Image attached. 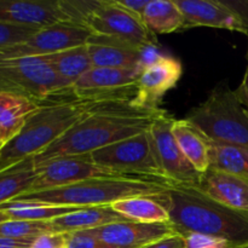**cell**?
<instances>
[{"instance_id": "cell-1", "label": "cell", "mask_w": 248, "mask_h": 248, "mask_svg": "<svg viewBox=\"0 0 248 248\" xmlns=\"http://www.w3.org/2000/svg\"><path fill=\"white\" fill-rule=\"evenodd\" d=\"M144 110L131 101L98 102L97 111L85 116L50 147L34 156V165L46 160L72 155H90L101 148L127 140L149 130L161 113Z\"/></svg>"}, {"instance_id": "cell-2", "label": "cell", "mask_w": 248, "mask_h": 248, "mask_svg": "<svg viewBox=\"0 0 248 248\" xmlns=\"http://www.w3.org/2000/svg\"><path fill=\"white\" fill-rule=\"evenodd\" d=\"M170 215L178 234H202L225 240L234 247L248 244V212L216 202L196 188L171 186L154 196Z\"/></svg>"}, {"instance_id": "cell-3", "label": "cell", "mask_w": 248, "mask_h": 248, "mask_svg": "<svg viewBox=\"0 0 248 248\" xmlns=\"http://www.w3.org/2000/svg\"><path fill=\"white\" fill-rule=\"evenodd\" d=\"M96 108V101L75 99L40 106L1 148L0 171L40 154L81 119L94 113Z\"/></svg>"}, {"instance_id": "cell-4", "label": "cell", "mask_w": 248, "mask_h": 248, "mask_svg": "<svg viewBox=\"0 0 248 248\" xmlns=\"http://www.w3.org/2000/svg\"><path fill=\"white\" fill-rule=\"evenodd\" d=\"M171 186L162 178L113 176L91 178L61 188L28 193L16 199L56 206L96 207L111 206L118 201L135 196L159 195Z\"/></svg>"}, {"instance_id": "cell-5", "label": "cell", "mask_w": 248, "mask_h": 248, "mask_svg": "<svg viewBox=\"0 0 248 248\" xmlns=\"http://www.w3.org/2000/svg\"><path fill=\"white\" fill-rule=\"evenodd\" d=\"M186 120L208 140L248 149V113L228 86L216 87Z\"/></svg>"}, {"instance_id": "cell-6", "label": "cell", "mask_w": 248, "mask_h": 248, "mask_svg": "<svg viewBox=\"0 0 248 248\" xmlns=\"http://www.w3.org/2000/svg\"><path fill=\"white\" fill-rule=\"evenodd\" d=\"M70 89L46 56L0 60V92L21 94L43 106L58 102Z\"/></svg>"}, {"instance_id": "cell-7", "label": "cell", "mask_w": 248, "mask_h": 248, "mask_svg": "<svg viewBox=\"0 0 248 248\" xmlns=\"http://www.w3.org/2000/svg\"><path fill=\"white\" fill-rule=\"evenodd\" d=\"M90 155L97 166L116 174L162 178L155 159L149 130L101 148Z\"/></svg>"}, {"instance_id": "cell-8", "label": "cell", "mask_w": 248, "mask_h": 248, "mask_svg": "<svg viewBox=\"0 0 248 248\" xmlns=\"http://www.w3.org/2000/svg\"><path fill=\"white\" fill-rule=\"evenodd\" d=\"M174 119L164 110L156 115L149 127L155 159L161 171L162 178L172 186L196 188L201 174L190 164L172 133Z\"/></svg>"}, {"instance_id": "cell-9", "label": "cell", "mask_w": 248, "mask_h": 248, "mask_svg": "<svg viewBox=\"0 0 248 248\" xmlns=\"http://www.w3.org/2000/svg\"><path fill=\"white\" fill-rule=\"evenodd\" d=\"M84 26L94 35L124 41L138 47L155 45L154 34L140 18L118 6L114 0H99L85 18Z\"/></svg>"}, {"instance_id": "cell-10", "label": "cell", "mask_w": 248, "mask_h": 248, "mask_svg": "<svg viewBox=\"0 0 248 248\" xmlns=\"http://www.w3.org/2000/svg\"><path fill=\"white\" fill-rule=\"evenodd\" d=\"M92 31L82 24L70 21L45 27L17 45L0 50V60L21 57H43L73 47L87 45Z\"/></svg>"}, {"instance_id": "cell-11", "label": "cell", "mask_w": 248, "mask_h": 248, "mask_svg": "<svg viewBox=\"0 0 248 248\" xmlns=\"http://www.w3.org/2000/svg\"><path fill=\"white\" fill-rule=\"evenodd\" d=\"M35 183L31 193L70 186L91 178L121 176L97 166L91 155H72L46 160L35 165Z\"/></svg>"}, {"instance_id": "cell-12", "label": "cell", "mask_w": 248, "mask_h": 248, "mask_svg": "<svg viewBox=\"0 0 248 248\" xmlns=\"http://www.w3.org/2000/svg\"><path fill=\"white\" fill-rule=\"evenodd\" d=\"M182 74L181 61L170 56H160L140 73L132 104L144 110H159L157 106L162 97L176 86Z\"/></svg>"}, {"instance_id": "cell-13", "label": "cell", "mask_w": 248, "mask_h": 248, "mask_svg": "<svg viewBox=\"0 0 248 248\" xmlns=\"http://www.w3.org/2000/svg\"><path fill=\"white\" fill-rule=\"evenodd\" d=\"M106 248H143L157 240L178 234L171 223H111L91 229Z\"/></svg>"}, {"instance_id": "cell-14", "label": "cell", "mask_w": 248, "mask_h": 248, "mask_svg": "<svg viewBox=\"0 0 248 248\" xmlns=\"http://www.w3.org/2000/svg\"><path fill=\"white\" fill-rule=\"evenodd\" d=\"M184 17V29L211 27L248 34L241 17L224 1L216 0H173Z\"/></svg>"}, {"instance_id": "cell-15", "label": "cell", "mask_w": 248, "mask_h": 248, "mask_svg": "<svg viewBox=\"0 0 248 248\" xmlns=\"http://www.w3.org/2000/svg\"><path fill=\"white\" fill-rule=\"evenodd\" d=\"M64 21L69 19L60 1L0 0V22L40 29Z\"/></svg>"}, {"instance_id": "cell-16", "label": "cell", "mask_w": 248, "mask_h": 248, "mask_svg": "<svg viewBox=\"0 0 248 248\" xmlns=\"http://www.w3.org/2000/svg\"><path fill=\"white\" fill-rule=\"evenodd\" d=\"M86 46L93 67L140 69L143 72L142 62L145 47L94 34H92Z\"/></svg>"}, {"instance_id": "cell-17", "label": "cell", "mask_w": 248, "mask_h": 248, "mask_svg": "<svg viewBox=\"0 0 248 248\" xmlns=\"http://www.w3.org/2000/svg\"><path fill=\"white\" fill-rule=\"evenodd\" d=\"M196 189L220 205L248 212V181L215 169H208L201 174Z\"/></svg>"}, {"instance_id": "cell-18", "label": "cell", "mask_w": 248, "mask_h": 248, "mask_svg": "<svg viewBox=\"0 0 248 248\" xmlns=\"http://www.w3.org/2000/svg\"><path fill=\"white\" fill-rule=\"evenodd\" d=\"M126 218L119 215L111 206L82 207L68 215L61 216L51 220L56 232H73L91 230L111 223L126 222Z\"/></svg>"}, {"instance_id": "cell-19", "label": "cell", "mask_w": 248, "mask_h": 248, "mask_svg": "<svg viewBox=\"0 0 248 248\" xmlns=\"http://www.w3.org/2000/svg\"><path fill=\"white\" fill-rule=\"evenodd\" d=\"M172 133L183 154L195 170L205 173L210 169V154H208V140L201 131L186 119L174 120Z\"/></svg>"}, {"instance_id": "cell-20", "label": "cell", "mask_w": 248, "mask_h": 248, "mask_svg": "<svg viewBox=\"0 0 248 248\" xmlns=\"http://www.w3.org/2000/svg\"><path fill=\"white\" fill-rule=\"evenodd\" d=\"M40 108V104L28 97L12 92H0V130L14 137L27 119Z\"/></svg>"}, {"instance_id": "cell-21", "label": "cell", "mask_w": 248, "mask_h": 248, "mask_svg": "<svg viewBox=\"0 0 248 248\" xmlns=\"http://www.w3.org/2000/svg\"><path fill=\"white\" fill-rule=\"evenodd\" d=\"M35 178L34 157H29L0 171V205L31 193Z\"/></svg>"}, {"instance_id": "cell-22", "label": "cell", "mask_w": 248, "mask_h": 248, "mask_svg": "<svg viewBox=\"0 0 248 248\" xmlns=\"http://www.w3.org/2000/svg\"><path fill=\"white\" fill-rule=\"evenodd\" d=\"M115 212L127 220L137 223H170L169 211L154 196H135L111 205Z\"/></svg>"}, {"instance_id": "cell-23", "label": "cell", "mask_w": 248, "mask_h": 248, "mask_svg": "<svg viewBox=\"0 0 248 248\" xmlns=\"http://www.w3.org/2000/svg\"><path fill=\"white\" fill-rule=\"evenodd\" d=\"M80 208L82 207L47 205V203L17 200V199L0 205V211L4 212L9 219L36 220V222H51L55 218L72 213Z\"/></svg>"}, {"instance_id": "cell-24", "label": "cell", "mask_w": 248, "mask_h": 248, "mask_svg": "<svg viewBox=\"0 0 248 248\" xmlns=\"http://www.w3.org/2000/svg\"><path fill=\"white\" fill-rule=\"evenodd\" d=\"M143 23L153 34H169L184 29V17L174 1L150 0L144 10Z\"/></svg>"}, {"instance_id": "cell-25", "label": "cell", "mask_w": 248, "mask_h": 248, "mask_svg": "<svg viewBox=\"0 0 248 248\" xmlns=\"http://www.w3.org/2000/svg\"><path fill=\"white\" fill-rule=\"evenodd\" d=\"M210 169L248 181V149L208 140Z\"/></svg>"}, {"instance_id": "cell-26", "label": "cell", "mask_w": 248, "mask_h": 248, "mask_svg": "<svg viewBox=\"0 0 248 248\" xmlns=\"http://www.w3.org/2000/svg\"><path fill=\"white\" fill-rule=\"evenodd\" d=\"M46 57L55 72L70 86H73L85 73L93 68L86 45L61 51Z\"/></svg>"}, {"instance_id": "cell-27", "label": "cell", "mask_w": 248, "mask_h": 248, "mask_svg": "<svg viewBox=\"0 0 248 248\" xmlns=\"http://www.w3.org/2000/svg\"><path fill=\"white\" fill-rule=\"evenodd\" d=\"M48 232H56L51 222L9 219L4 223H0V236L35 240L36 237Z\"/></svg>"}, {"instance_id": "cell-28", "label": "cell", "mask_w": 248, "mask_h": 248, "mask_svg": "<svg viewBox=\"0 0 248 248\" xmlns=\"http://www.w3.org/2000/svg\"><path fill=\"white\" fill-rule=\"evenodd\" d=\"M38 31L39 28H33V27L0 22V50L23 43Z\"/></svg>"}, {"instance_id": "cell-29", "label": "cell", "mask_w": 248, "mask_h": 248, "mask_svg": "<svg viewBox=\"0 0 248 248\" xmlns=\"http://www.w3.org/2000/svg\"><path fill=\"white\" fill-rule=\"evenodd\" d=\"M67 248H106L92 230L65 232Z\"/></svg>"}, {"instance_id": "cell-30", "label": "cell", "mask_w": 248, "mask_h": 248, "mask_svg": "<svg viewBox=\"0 0 248 248\" xmlns=\"http://www.w3.org/2000/svg\"><path fill=\"white\" fill-rule=\"evenodd\" d=\"M186 248H236L225 240L202 234L186 235Z\"/></svg>"}, {"instance_id": "cell-31", "label": "cell", "mask_w": 248, "mask_h": 248, "mask_svg": "<svg viewBox=\"0 0 248 248\" xmlns=\"http://www.w3.org/2000/svg\"><path fill=\"white\" fill-rule=\"evenodd\" d=\"M31 248H67L65 232H48L36 237Z\"/></svg>"}, {"instance_id": "cell-32", "label": "cell", "mask_w": 248, "mask_h": 248, "mask_svg": "<svg viewBox=\"0 0 248 248\" xmlns=\"http://www.w3.org/2000/svg\"><path fill=\"white\" fill-rule=\"evenodd\" d=\"M118 6L123 7L143 22V15L150 0H114Z\"/></svg>"}, {"instance_id": "cell-33", "label": "cell", "mask_w": 248, "mask_h": 248, "mask_svg": "<svg viewBox=\"0 0 248 248\" xmlns=\"http://www.w3.org/2000/svg\"><path fill=\"white\" fill-rule=\"evenodd\" d=\"M143 248H186V237L181 234H174L165 239L157 240Z\"/></svg>"}, {"instance_id": "cell-34", "label": "cell", "mask_w": 248, "mask_h": 248, "mask_svg": "<svg viewBox=\"0 0 248 248\" xmlns=\"http://www.w3.org/2000/svg\"><path fill=\"white\" fill-rule=\"evenodd\" d=\"M34 240L12 239V237L0 236V248H31Z\"/></svg>"}, {"instance_id": "cell-35", "label": "cell", "mask_w": 248, "mask_h": 248, "mask_svg": "<svg viewBox=\"0 0 248 248\" xmlns=\"http://www.w3.org/2000/svg\"><path fill=\"white\" fill-rule=\"evenodd\" d=\"M234 92L235 94H236L240 103H241L244 107H247L248 108V67L246 69V73H245L241 84H240V86L237 87Z\"/></svg>"}, {"instance_id": "cell-36", "label": "cell", "mask_w": 248, "mask_h": 248, "mask_svg": "<svg viewBox=\"0 0 248 248\" xmlns=\"http://www.w3.org/2000/svg\"><path fill=\"white\" fill-rule=\"evenodd\" d=\"M10 138H11V137H10V135H7L5 131L0 130V150H1V148L4 147L5 143H6L7 140H10Z\"/></svg>"}, {"instance_id": "cell-37", "label": "cell", "mask_w": 248, "mask_h": 248, "mask_svg": "<svg viewBox=\"0 0 248 248\" xmlns=\"http://www.w3.org/2000/svg\"><path fill=\"white\" fill-rule=\"evenodd\" d=\"M6 220H9V217H7L4 212H1V211H0V223H4V222H6Z\"/></svg>"}, {"instance_id": "cell-38", "label": "cell", "mask_w": 248, "mask_h": 248, "mask_svg": "<svg viewBox=\"0 0 248 248\" xmlns=\"http://www.w3.org/2000/svg\"><path fill=\"white\" fill-rule=\"evenodd\" d=\"M236 248H248V244L242 245V246H239V247H236Z\"/></svg>"}, {"instance_id": "cell-39", "label": "cell", "mask_w": 248, "mask_h": 248, "mask_svg": "<svg viewBox=\"0 0 248 248\" xmlns=\"http://www.w3.org/2000/svg\"><path fill=\"white\" fill-rule=\"evenodd\" d=\"M247 60H248V51H247Z\"/></svg>"}, {"instance_id": "cell-40", "label": "cell", "mask_w": 248, "mask_h": 248, "mask_svg": "<svg viewBox=\"0 0 248 248\" xmlns=\"http://www.w3.org/2000/svg\"><path fill=\"white\" fill-rule=\"evenodd\" d=\"M247 113H248V108H247Z\"/></svg>"}]
</instances>
